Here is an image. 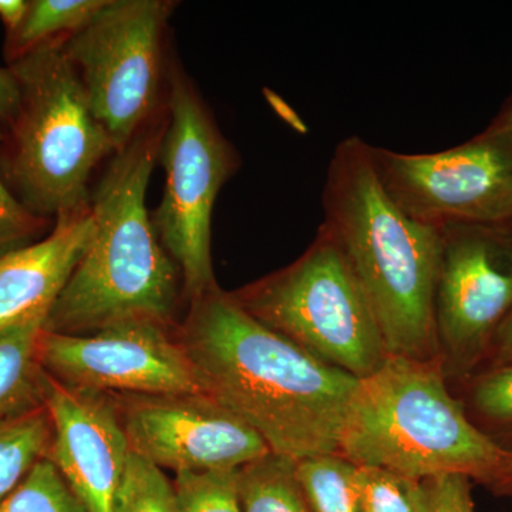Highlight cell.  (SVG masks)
<instances>
[{"instance_id":"cell-18","label":"cell","mask_w":512,"mask_h":512,"mask_svg":"<svg viewBox=\"0 0 512 512\" xmlns=\"http://www.w3.org/2000/svg\"><path fill=\"white\" fill-rule=\"evenodd\" d=\"M52 440V419L45 406L0 419V501L49 457Z\"/></svg>"},{"instance_id":"cell-13","label":"cell","mask_w":512,"mask_h":512,"mask_svg":"<svg viewBox=\"0 0 512 512\" xmlns=\"http://www.w3.org/2000/svg\"><path fill=\"white\" fill-rule=\"evenodd\" d=\"M49 458L87 512H113L131 456L117 394L67 386L46 373Z\"/></svg>"},{"instance_id":"cell-25","label":"cell","mask_w":512,"mask_h":512,"mask_svg":"<svg viewBox=\"0 0 512 512\" xmlns=\"http://www.w3.org/2000/svg\"><path fill=\"white\" fill-rule=\"evenodd\" d=\"M473 404L485 419L512 426V362L495 366L478 377L473 387Z\"/></svg>"},{"instance_id":"cell-27","label":"cell","mask_w":512,"mask_h":512,"mask_svg":"<svg viewBox=\"0 0 512 512\" xmlns=\"http://www.w3.org/2000/svg\"><path fill=\"white\" fill-rule=\"evenodd\" d=\"M19 86L9 67H0V124L8 126L18 110Z\"/></svg>"},{"instance_id":"cell-4","label":"cell","mask_w":512,"mask_h":512,"mask_svg":"<svg viewBox=\"0 0 512 512\" xmlns=\"http://www.w3.org/2000/svg\"><path fill=\"white\" fill-rule=\"evenodd\" d=\"M444 376L439 360L387 356L357 382L339 453L414 480L464 474L487 483L507 450L471 423Z\"/></svg>"},{"instance_id":"cell-31","label":"cell","mask_w":512,"mask_h":512,"mask_svg":"<svg viewBox=\"0 0 512 512\" xmlns=\"http://www.w3.org/2000/svg\"><path fill=\"white\" fill-rule=\"evenodd\" d=\"M494 123H497L498 126L505 128V130L510 131L512 134V100L511 103L501 111L500 116L495 119Z\"/></svg>"},{"instance_id":"cell-12","label":"cell","mask_w":512,"mask_h":512,"mask_svg":"<svg viewBox=\"0 0 512 512\" xmlns=\"http://www.w3.org/2000/svg\"><path fill=\"white\" fill-rule=\"evenodd\" d=\"M117 399L131 453L163 471H235L271 453L252 427L207 394Z\"/></svg>"},{"instance_id":"cell-26","label":"cell","mask_w":512,"mask_h":512,"mask_svg":"<svg viewBox=\"0 0 512 512\" xmlns=\"http://www.w3.org/2000/svg\"><path fill=\"white\" fill-rule=\"evenodd\" d=\"M470 480L464 474H444L424 480L423 512H474Z\"/></svg>"},{"instance_id":"cell-6","label":"cell","mask_w":512,"mask_h":512,"mask_svg":"<svg viewBox=\"0 0 512 512\" xmlns=\"http://www.w3.org/2000/svg\"><path fill=\"white\" fill-rule=\"evenodd\" d=\"M231 295L269 329L356 379L372 375L389 356L365 293L323 224L291 265Z\"/></svg>"},{"instance_id":"cell-5","label":"cell","mask_w":512,"mask_h":512,"mask_svg":"<svg viewBox=\"0 0 512 512\" xmlns=\"http://www.w3.org/2000/svg\"><path fill=\"white\" fill-rule=\"evenodd\" d=\"M63 42L8 63L19 104L0 143V177L32 214L49 221L89 208L90 178L117 153Z\"/></svg>"},{"instance_id":"cell-32","label":"cell","mask_w":512,"mask_h":512,"mask_svg":"<svg viewBox=\"0 0 512 512\" xmlns=\"http://www.w3.org/2000/svg\"><path fill=\"white\" fill-rule=\"evenodd\" d=\"M508 229H510L511 235H512V220L508 222L507 224Z\"/></svg>"},{"instance_id":"cell-16","label":"cell","mask_w":512,"mask_h":512,"mask_svg":"<svg viewBox=\"0 0 512 512\" xmlns=\"http://www.w3.org/2000/svg\"><path fill=\"white\" fill-rule=\"evenodd\" d=\"M241 512H312L295 473V460L268 453L235 471Z\"/></svg>"},{"instance_id":"cell-14","label":"cell","mask_w":512,"mask_h":512,"mask_svg":"<svg viewBox=\"0 0 512 512\" xmlns=\"http://www.w3.org/2000/svg\"><path fill=\"white\" fill-rule=\"evenodd\" d=\"M92 207L56 218L49 237L0 256V330L47 318L92 242Z\"/></svg>"},{"instance_id":"cell-20","label":"cell","mask_w":512,"mask_h":512,"mask_svg":"<svg viewBox=\"0 0 512 512\" xmlns=\"http://www.w3.org/2000/svg\"><path fill=\"white\" fill-rule=\"evenodd\" d=\"M0 512H87L49 457L0 501Z\"/></svg>"},{"instance_id":"cell-3","label":"cell","mask_w":512,"mask_h":512,"mask_svg":"<svg viewBox=\"0 0 512 512\" xmlns=\"http://www.w3.org/2000/svg\"><path fill=\"white\" fill-rule=\"evenodd\" d=\"M322 207V224L348 259L387 353L440 362L434 298L441 228L413 220L394 204L377 177L370 144L356 136L333 151Z\"/></svg>"},{"instance_id":"cell-1","label":"cell","mask_w":512,"mask_h":512,"mask_svg":"<svg viewBox=\"0 0 512 512\" xmlns=\"http://www.w3.org/2000/svg\"><path fill=\"white\" fill-rule=\"evenodd\" d=\"M177 338L201 392L245 421L272 453H339L359 379L320 362L215 286L188 303Z\"/></svg>"},{"instance_id":"cell-23","label":"cell","mask_w":512,"mask_h":512,"mask_svg":"<svg viewBox=\"0 0 512 512\" xmlns=\"http://www.w3.org/2000/svg\"><path fill=\"white\" fill-rule=\"evenodd\" d=\"M362 512H423V481L382 467L359 466Z\"/></svg>"},{"instance_id":"cell-24","label":"cell","mask_w":512,"mask_h":512,"mask_svg":"<svg viewBox=\"0 0 512 512\" xmlns=\"http://www.w3.org/2000/svg\"><path fill=\"white\" fill-rule=\"evenodd\" d=\"M2 138L3 131L0 130V143ZM49 222L32 214L0 177V256L28 245L49 227Z\"/></svg>"},{"instance_id":"cell-15","label":"cell","mask_w":512,"mask_h":512,"mask_svg":"<svg viewBox=\"0 0 512 512\" xmlns=\"http://www.w3.org/2000/svg\"><path fill=\"white\" fill-rule=\"evenodd\" d=\"M46 318L0 330V419L45 406L46 372L39 362V339Z\"/></svg>"},{"instance_id":"cell-9","label":"cell","mask_w":512,"mask_h":512,"mask_svg":"<svg viewBox=\"0 0 512 512\" xmlns=\"http://www.w3.org/2000/svg\"><path fill=\"white\" fill-rule=\"evenodd\" d=\"M370 154L384 191L421 224L512 220V134L497 123L439 153H397L370 144Z\"/></svg>"},{"instance_id":"cell-22","label":"cell","mask_w":512,"mask_h":512,"mask_svg":"<svg viewBox=\"0 0 512 512\" xmlns=\"http://www.w3.org/2000/svg\"><path fill=\"white\" fill-rule=\"evenodd\" d=\"M235 471H184L175 474L173 485L177 512H241Z\"/></svg>"},{"instance_id":"cell-7","label":"cell","mask_w":512,"mask_h":512,"mask_svg":"<svg viewBox=\"0 0 512 512\" xmlns=\"http://www.w3.org/2000/svg\"><path fill=\"white\" fill-rule=\"evenodd\" d=\"M165 113L158 153L165 185L151 220L180 269L190 303L218 285L212 268V211L221 188L238 170L239 157L177 62L170 64Z\"/></svg>"},{"instance_id":"cell-19","label":"cell","mask_w":512,"mask_h":512,"mask_svg":"<svg viewBox=\"0 0 512 512\" xmlns=\"http://www.w3.org/2000/svg\"><path fill=\"white\" fill-rule=\"evenodd\" d=\"M295 473L312 512H362L359 466L343 454L302 458Z\"/></svg>"},{"instance_id":"cell-2","label":"cell","mask_w":512,"mask_h":512,"mask_svg":"<svg viewBox=\"0 0 512 512\" xmlns=\"http://www.w3.org/2000/svg\"><path fill=\"white\" fill-rule=\"evenodd\" d=\"M165 123L164 111L110 161L90 200L92 242L50 309L47 332L92 335L138 320L178 325L180 269L161 244L146 205Z\"/></svg>"},{"instance_id":"cell-8","label":"cell","mask_w":512,"mask_h":512,"mask_svg":"<svg viewBox=\"0 0 512 512\" xmlns=\"http://www.w3.org/2000/svg\"><path fill=\"white\" fill-rule=\"evenodd\" d=\"M173 10L167 0H107L92 22L63 42L117 153L165 111Z\"/></svg>"},{"instance_id":"cell-30","label":"cell","mask_w":512,"mask_h":512,"mask_svg":"<svg viewBox=\"0 0 512 512\" xmlns=\"http://www.w3.org/2000/svg\"><path fill=\"white\" fill-rule=\"evenodd\" d=\"M488 484H493L501 490L512 491V450L505 451L503 463L497 468L493 477L487 481Z\"/></svg>"},{"instance_id":"cell-10","label":"cell","mask_w":512,"mask_h":512,"mask_svg":"<svg viewBox=\"0 0 512 512\" xmlns=\"http://www.w3.org/2000/svg\"><path fill=\"white\" fill-rule=\"evenodd\" d=\"M512 311V235L507 224L441 227L434 319L444 373L463 375L490 348Z\"/></svg>"},{"instance_id":"cell-17","label":"cell","mask_w":512,"mask_h":512,"mask_svg":"<svg viewBox=\"0 0 512 512\" xmlns=\"http://www.w3.org/2000/svg\"><path fill=\"white\" fill-rule=\"evenodd\" d=\"M107 0H32L20 28L6 36L8 63L47 43L66 40L82 30L106 6Z\"/></svg>"},{"instance_id":"cell-29","label":"cell","mask_w":512,"mask_h":512,"mask_svg":"<svg viewBox=\"0 0 512 512\" xmlns=\"http://www.w3.org/2000/svg\"><path fill=\"white\" fill-rule=\"evenodd\" d=\"M28 0H0V20L6 28V36L12 35L20 28L28 15Z\"/></svg>"},{"instance_id":"cell-21","label":"cell","mask_w":512,"mask_h":512,"mask_svg":"<svg viewBox=\"0 0 512 512\" xmlns=\"http://www.w3.org/2000/svg\"><path fill=\"white\" fill-rule=\"evenodd\" d=\"M113 512H177L173 481L161 468L131 453Z\"/></svg>"},{"instance_id":"cell-28","label":"cell","mask_w":512,"mask_h":512,"mask_svg":"<svg viewBox=\"0 0 512 512\" xmlns=\"http://www.w3.org/2000/svg\"><path fill=\"white\" fill-rule=\"evenodd\" d=\"M495 357V366L512 362V311L498 326L497 332L491 339L490 348Z\"/></svg>"},{"instance_id":"cell-11","label":"cell","mask_w":512,"mask_h":512,"mask_svg":"<svg viewBox=\"0 0 512 512\" xmlns=\"http://www.w3.org/2000/svg\"><path fill=\"white\" fill-rule=\"evenodd\" d=\"M39 362L56 382L114 394L202 393L177 326L121 323L92 335L47 332Z\"/></svg>"}]
</instances>
